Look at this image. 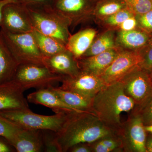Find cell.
Masks as SVG:
<instances>
[{"label":"cell","mask_w":152,"mask_h":152,"mask_svg":"<svg viewBox=\"0 0 152 152\" xmlns=\"http://www.w3.org/2000/svg\"><path fill=\"white\" fill-rule=\"evenodd\" d=\"M114 134L117 133L104 125L95 114L83 111L69 113L62 129L56 133L60 152H67L75 144L90 143Z\"/></svg>","instance_id":"6da1fadb"},{"label":"cell","mask_w":152,"mask_h":152,"mask_svg":"<svg viewBox=\"0 0 152 152\" xmlns=\"http://www.w3.org/2000/svg\"><path fill=\"white\" fill-rule=\"evenodd\" d=\"M134 102L125 94L120 82L106 86L93 98V112L104 125L117 134L121 130L122 113H130Z\"/></svg>","instance_id":"7a4b0ae2"},{"label":"cell","mask_w":152,"mask_h":152,"mask_svg":"<svg viewBox=\"0 0 152 152\" xmlns=\"http://www.w3.org/2000/svg\"><path fill=\"white\" fill-rule=\"evenodd\" d=\"M34 29L66 45L71 35L69 20L52 5L26 6Z\"/></svg>","instance_id":"3957f363"},{"label":"cell","mask_w":152,"mask_h":152,"mask_svg":"<svg viewBox=\"0 0 152 152\" xmlns=\"http://www.w3.org/2000/svg\"><path fill=\"white\" fill-rule=\"evenodd\" d=\"M69 113L44 115L33 113L29 109L1 112L0 115L23 129L58 132L62 129Z\"/></svg>","instance_id":"277c9868"},{"label":"cell","mask_w":152,"mask_h":152,"mask_svg":"<svg viewBox=\"0 0 152 152\" xmlns=\"http://www.w3.org/2000/svg\"><path fill=\"white\" fill-rule=\"evenodd\" d=\"M0 32L19 64L43 65L44 56L39 50L31 32L12 34L1 30Z\"/></svg>","instance_id":"5b68a950"},{"label":"cell","mask_w":152,"mask_h":152,"mask_svg":"<svg viewBox=\"0 0 152 152\" xmlns=\"http://www.w3.org/2000/svg\"><path fill=\"white\" fill-rule=\"evenodd\" d=\"M125 94L134 102L139 110L143 107L152 94V81L149 73L136 66L121 79Z\"/></svg>","instance_id":"8992f818"},{"label":"cell","mask_w":152,"mask_h":152,"mask_svg":"<svg viewBox=\"0 0 152 152\" xmlns=\"http://www.w3.org/2000/svg\"><path fill=\"white\" fill-rule=\"evenodd\" d=\"M62 78L43 65L26 64L19 66L13 80L25 91L32 88L39 90L56 86Z\"/></svg>","instance_id":"52a82bcc"},{"label":"cell","mask_w":152,"mask_h":152,"mask_svg":"<svg viewBox=\"0 0 152 152\" xmlns=\"http://www.w3.org/2000/svg\"><path fill=\"white\" fill-rule=\"evenodd\" d=\"M145 126L139 110L134 108L118 134L122 142L123 152H147L148 132Z\"/></svg>","instance_id":"ba28073f"},{"label":"cell","mask_w":152,"mask_h":152,"mask_svg":"<svg viewBox=\"0 0 152 152\" xmlns=\"http://www.w3.org/2000/svg\"><path fill=\"white\" fill-rule=\"evenodd\" d=\"M98 0H53L52 6L65 17L70 28L93 20Z\"/></svg>","instance_id":"9c48e42d"},{"label":"cell","mask_w":152,"mask_h":152,"mask_svg":"<svg viewBox=\"0 0 152 152\" xmlns=\"http://www.w3.org/2000/svg\"><path fill=\"white\" fill-rule=\"evenodd\" d=\"M1 30L12 33L31 32L34 28L26 6L19 3H9L4 7L0 23Z\"/></svg>","instance_id":"30bf717a"},{"label":"cell","mask_w":152,"mask_h":152,"mask_svg":"<svg viewBox=\"0 0 152 152\" xmlns=\"http://www.w3.org/2000/svg\"><path fill=\"white\" fill-rule=\"evenodd\" d=\"M59 88L94 98L106 85L99 77L80 70L72 76L63 77Z\"/></svg>","instance_id":"8fae6325"},{"label":"cell","mask_w":152,"mask_h":152,"mask_svg":"<svg viewBox=\"0 0 152 152\" xmlns=\"http://www.w3.org/2000/svg\"><path fill=\"white\" fill-rule=\"evenodd\" d=\"M141 61L138 52L120 50L100 77L106 86L117 83L132 69L139 65Z\"/></svg>","instance_id":"7c38bea8"},{"label":"cell","mask_w":152,"mask_h":152,"mask_svg":"<svg viewBox=\"0 0 152 152\" xmlns=\"http://www.w3.org/2000/svg\"><path fill=\"white\" fill-rule=\"evenodd\" d=\"M24 91L14 80L0 84V112L29 109Z\"/></svg>","instance_id":"4fadbf2b"},{"label":"cell","mask_w":152,"mask_h":152,"mask_svg":"<svg viewBox=\"0 0 152 152\" xmlns=\"http://www.w3.org/2000/svg\"><path fill=\"white\" fill-rule=\"evenodd\" d=\"M43 65L53 73L61 76H72L81 70L77 60L67 50L52 56L44 57Z\"/></svg>","instance_id":"5bb4252c"},{"label":"cell","mask_w":152,"mask_h":152,"mask_svg":"<svg viewBox=\"0 0 152 152\" xmlns=\"http://www.w3.org/2000/svg\"><path fill=\"white\" fill-rule=\"evenodd\" d=\"M152 37L151 35L137 28L130 31H117L116 48L120 50L138 52Z\"/></svg>","instance_id":"9a60e30c"},{"label":"cell","mask_w":152,"mask_h":152,"mask_svg":"<svg viewBox=\"0 0 152 152\" xmlns=\"http://www.w3.org/2000/svg\"><path fill=\"white\" fill-rule=\"evenodd\" d=\"M117 48L111 49L99 54L81 58L77 59L81 70L100 77L119 53Z\"/></svg>","instance_id":"2e32d148"},{"label":"cell","mask_w":152,"mask_h":152,"mask_svg":"<svg viewBox=\"0 0 152 152\" xmlns=\"http://www.w3.org/2000/svg\"><path fill=\"white\" fill-rule=\"evenodd\" d=\"M27 100L31 103L42 105L52 109L55 113L80 112L64 103L49 88L37 90L30 94Z\"/></svg>","instance_id":"e0dca14e"},{"label":"cell","mask_w":152,"mask_h":152,"mask_svg":"<svg viewBox=\"0 0 152 152\" xmlns=\"http://www.w3.org/2000/svg\"><path fill=\"white\" fill-rule=\"evenodd\" d=\"M11 144L17 152H44L41 130L21 128Z\"/></svg>","instance_id":"ac0fdd59"},{"label":"cell","mask_w":152,"mask_h":152,"mask_svg":"<svg viewBox=\"0 0 152 152\" xmlns=\"http://www.w3.org/2000/svg\"><path fill=\"white\" fill-rule=\"evenodd\" d=\"M97 34V31L92 28H86L79 31L70 36L66 48L78 59L89 48Z\"/></svg>","instance_id":"d6986e66"},{"label":"cell","mask_w":152,"mask_h":152,"mask_svg":"<svg viewBox=\"0 0 152 152\" xmlns=\"http://www.w3.org/2000/svg\"><path fill=\"white\" fill-rule=\"evenodd\" d=\"M19 65L0 32V84L13 80Z\"/></svg>","instance_id":"ffe728a7"},{"label":"cell","mask_w":152,"mask_h":152,"mask_svg":"<svg viewBox=\"0 0 152 152\" xmlns=\"http://www.w3.org/2000/svg\"><path fill=\"white\" fill-rule=\"evenodd\" d=\"M62 102L79 111L93 113V98L71 91L61 89L58 86L49 88Z\"/></svg>","instance_id":"44dd1931"},{"label":"cell","mask_w":152,"mask_h":152,"mask_svg":"<svg viewBox=\"0 0 152 152\" xmlns=\"http://www.w3.org/2000/svg\"><path fill=\"white\" fill-rule=\"evenodd\" d=\"M116 33L115 30H104L102 32L97 34L89 48L81 58L95 56L116 48Z\"/></svg>","instance_id":"7402d4cb"},{"label":"cell","mask_w":152,"mask_h":152,"mask_svg":"<svg viewBox=\"0 0 152 152\" xmlns=\"http://www.w3.org/2000/svg\"><path fill=\"white\" fill-rule=\"evenodd\" d=\"M31 33L39 50L44 57L51 56L66 50L64 45L35 29L34 28Z\"/></svg>","instance_id":"603a6c76"},{"label":"cell","mask_w":152,"mask_h":152,"mask_svg":"<svg viewBox=\"0 0 152 152\" xmlns=\"http://www.w3.org/2000/svg\"><path fill=\"white\" fill-rule=\"evenodd\" d=\"M126 8L125 0H98L93 12V20L97 23Z\"/></svg>","instance_id":"cb8c5ba5"},{"label":"cell","mask_w":152,"mask_h":152,"mask_svg":"<svg viewBox=\"0 0 152 152\" xmlns=\"http://www.w3.org/2000/svg\"><path fill=\"white\" fill-rule=\"evenodd\" d=\"M134 15V14L126 8L101 20L97 23L104 30L116 31L123 22Z\"/></svg>","instance_id":"d4e9b609"},{"label":"cell","mask_w":152,"mask_h":152,"mask_svg":"<svg viewBox=\"0 0 152 152\" xmlns=\"http://www.w3.org/2000/svg\"><path fill=\"white\" fill-rule=\"evenodd\" d=\"M21 128L0 115V136L4 137L11 144Z\"/></svg>","instance_id":"484cf974"},{"label":"cell","mask_w":152,"mask_h":152,"mask_svg":"<svg viewBox=\"0 0 152 152\" xmlns=\"http://www.w3.org/2000/svg\"><path fill=\"white\" fill-rule=\"evenodd\" d=\"M127 8L135 15H141L152 9V0H125Z\"/></svg>","instance_id":"4316f807"},{"label":"cell","mask_w":152,"mask_h":152,"mask_svg":"<svg viewBox=\"0 0 152 152\" xmlns=\"http://www.w3.org/2000/svg\"><path fill=\"white\" fill-rule=\"evenodd\" d=\"M41 131L44 152H60L56 141V132L47 130Z\"/></svg>","instance_id":"83f0119b"},{"label":"cell","mask_w":152,"mask_h":152,"mask_svg":"<svg viewBox=\"0 0 152 152\" xmlns=\"http://www.w3.org/2000/svg\"><path fill=\"white\" fill-rule=\"evenodd\" d=\"M138 53L141 60L139 65L149 73L152 68V37Z\"/></svg>","instance_id":"f1b7e54d"},{"label":"cell","mask_w":152,"mask_h":152,"mask_svg":"<svg viewBox=\"0 0 152 152\" xmlns=\"http://www.w3.org/2000/svg\"><path fill=\"white\" fill-rule=\"evenodd\" d=\"M137 28L152 35V9L141 15H135Z\"/></svg>","instance_id":"f546056e"},{"label":"cell","mask_w":152,"mask_h":152,"mask_svg":"<svg viewBox=\"0 0 152 152\" xmlns=\"http://www.w3.org/2000/svg\"><path fill=\"white\" fill-rule=\"evenodd\" d=\"M139 111L145 126L152 125V94L146 104Z\"/></svg>","instance_id":"4dcf8cb0"},{"label":"cell","mask_w":152,"mask_h":152,"mask_svg":"<svg viewBox=\"0 0 152 152\" xmlns=\"http://www.w3.org/2000/svg\"><path fill=\"white\" fill-rule=\"evenodd\" d=\"M137 28V21L135 18V15L129 18L123 22L117 31H128L134 30Z\"/></svg>","instance_id":"1f68e13d"},{"label":"cell","mask_w":152,"mask_h":152,"mask_svg":"<svg viewBox=\"0 0 152 152\" xmlns=\"http://www.w3.org/2000/svg\"><path fill=\"white\" fill-rule=\"evenodd\" d=\"M16 2L26 6L52 5L53 0H15Z\"/></svg>","instance_id":"d6a6232c"},{"label":"cell","mask_w":152,"mask_h":152,"mask_svg":"<svg viewBox=\"0 0 152 152\" xmlns=\"http://www.w3.org/2000/svg\"><path fill=\"white\" fill-rule=\"evenodd\" d=\"M68 152H92V150L88 143H80L71 147Z\"/></svg>","instance_id":"836d02e7"},{"label":"cell","mask_w":152,"mask_h":152,"mask_svg":"<svg viewBox=\"0 0 152 152\" xmlns=\"http://www.w3.org/2000/svg\"><path fill=\"white\" fill-rule=\"evenodd\" d=\"M16 152L15 148L4 137L0 136V152Z\"/></svg>","instance_id":"e575fe53"},{"label":"cell","mask_w":152,"mask_h":152,"mask_svg":"<svg viewBox=\"0 0 152 152\" xmlns=\"http://www.w3.org/2000/svg\"><path fill=\"white\" fill-rule=\"evenodd\" d=\"M145 148L147 152H152V134H147L145 142Z\"/></svg>","instance_id":"d590c367"},{"label":"cell","mask_w":152,"mask_h":152,"mask_svg":"<svg viewBox=\"0 0 152 152\" xmlns=\"http://www.w3.org/2000/svg\"><path fill=\"white\" fill-rule=\"evenodd\" d=\"M13 2H16L15 1V0H0V23L1 20L3 8L9 3Z\"/></svg>","instance_id":"8d00e7d4"},{"label":"cell","mask_w":152,"mask_h":152,"mask_svg":"<svg viewBox=\"0 0 152 152\" xmlns=\"http://www.w3.org/2000/svg\"><path fill=\"white\" fill-rule=\"evenodd\" d=\"M145 129L147 132L152 134V125L145 126Z\"/></svg>","instance_id":"74e56055"},{"label":"cell","mask_w":152,"mask_h":152,"mask_svg":"<svg viewBox=\"0 0 152 152\" xmlns=\"http://www.w3.org/2000/svg\"><path fill=\"white\" fill-rule=\"evenodd\" d=\"M149 75L150 77H151V80L152 81V68L151 71L150 72Z\"/></svg>","instance_id":"f35d334b"}]
</instances>
